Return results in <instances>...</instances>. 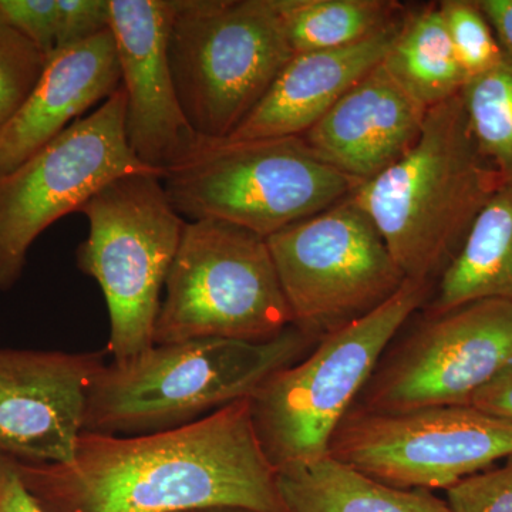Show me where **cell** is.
Segmentation results:
<instances>
[{
    "mask_svg": "<svg viewBox=\"0 0 512 512\" xmlns=\"http://www.w3.org/2000/svg\"><path fill=\"white\" fill-rule=\"evenodd\" d=\"M12 460L47 512H288L278 473L256 436L249 399L160 433L83 431L69 463Z\"/></svg>",
    "mask_w": 512,
    "mask_h": 512,
    "instance_id": "6da1fadb",
    "label": "cell"
},
{
    "mask_svg": "<svg viewBox=\"0 0 512 512\" xmlns=\"http://www.w3.org/2000/svg\"><path fill=\"white\" fill-rule=\"evenodd\" d=\"M500 187L478 150L458 93L427 110L416 144L360 184L352 198L375 224L404 276L433 284Z\"/></svg>",
    "mask_w": 512,
    "mask_h": 512,
    "instance_id": "7a4b0ae2",
    "label": "cell"
},
{
    "mask_svg": "<svg viewBox=\"0 0 512 512\" xmlns=\"http://www.w3.org/2000/svg\"><path fill=\"white\" fill-rule=\"evenodd\" d=\"M318 342L291 325L265 343L207 338L154 345L103 367L87 402L84 431L141 436L187 426L251 399L269 377L295 365Z\"/></svg>",
    "mask_w": 512,
    "mask_h": 512,
    "instance_id": "3957f363",
    "label": "cell"
},
{
    "mask_svg": "<svg viewBox=\"0 0 512 512\" xmlns=\"http://www.w3.org/2000/svg\"><path fill=\"white\" fill-rule=\"evenodd\" d=\"M161 183L185 221L225 222L265 239L328 210L360 185L320 160L302 137L198 136L165 168Z\"/></svg>",
    "mask_w": 512,
    "mask_h": 512,
    "instance_id": "277c9868",
    "label": "cell"
},
{
    "mask_svg": "<svg viewBox=\"0 0 512 512\" xmlns=\"http://www.w3.org/2000/svg\"><path fill=\"white\" fill-rule=\"evenodd\" d=\"M433 284L406 279L376 311L326 335L249 399L256 436L276 473L329 456L336 427L397 333L424 308Z\"/></svg>",
    "mask_w": 512,
    "mask_h": 512,
    "instance_id": "5b68a950",
    "label": "cell"
},
{
    "mask_svg": "<svg viewBox=\"0 0 512 512\" xmlns=\"http://www.w3.org/2000/svg\"><path fill=\"white\" fill-rule=\"evenodd\" d=\"M168 59L185 119L227 138L264 99L293 53L274 0H173Z\"/></svg>",
    "mask_w": 512,
    "mask_h": 512,
    "instance_id": "8992f818",
    "label": "cell"
},
{
    "mask_svg": "<svg viewBox=\"0 0 512 512\" xmlns=\"http://www.w3.org/2000/svg\"><path fill=\"white\" fill-rule=\"evenodd\" d=\"M161 178L121 177L79 211L89 235L77 248V266L96 279L106 299V352L113 362L153 348L165 281L187 224L168 201Z\"/></svg>",
    "mask_w": 512,
    "mask_h": 512,
    "instance_id": "52a82bcc",
    "label": "cell"
},
{
    "mask_svg": "<svg viewBox=\"0 0 512 512\" xmlns=\"http://www.w3.org/2000/svg\"><path fill=\"white\" fill-rule=\"evenodd\" d=\"M292 325L266 239L225 222H187L168 272L154 345L265 343Z\"/></svg>",
    "mask_w": 512,
    "mask_h": 512,
    "instance_id": "ba28073f",
    "label": "cell"
},
{
    "mask_svg": "<svg viewBox=\"0 0 512 512\" xmlns=\"http://www.w3.org/2000/svg\"><path fill=\"white\" fill-rule=\"evenodd\" d=\"M266 244L292 325L319 340L376 311L407 279L352 195Z\"/></svg>",
    "mask_w": 512,
    "mask_h": 512,
    "instance_id": "9c48e42d",
    "label": "cell"
},
{
    "mask_svg": "<svg viewBox=\"0 0 512 512\" xmlns=\"http://www.w3.org/2000/svg\"><path fill=\"white\" fill-rule=\"evenodd\" d=\"M131 174H157L131 150L123 87L89 116L15 170L0 175V292H9L25 271L36 239L106 185Z\"/></svg>",
    "mask_w": 512,
    "mask_h": 512,
    "instance_id": "30bf717a",
    "label": "cell"
},
{
    "mask_svg": "<svg viewBox=\"0 0 512 512\" xmlns=\"http://www.w3.org/2000/svg\"><path fill=\"white\" fill-rule=\"evenodd\" d=\"M329 456L403 490H448L512 456V424L468 404L407 412L352 406Z\"/></svg>",
    "mask_w": 512,
    "mask_h": 512,
    "instance_id": "8fae6325",
    "label": "cell"
},
{
    "mask_svg": "<svg viewBox=\"0 0 512 512\" xmlns=\"http://www.w3.org/2000/svg\"><path fill=\"white\" fill-rule=\"evenodd\" d=\"M512 362V302L481 299L443 313H423L394 338L353 406L407 412L470 404Z\"/></svg>",
    "mask_w": 512,
    "mask_h": 512,
    "instance_id": "7c38bea8",
    "label": "cell"
},
{
    "mask_svg": "<svg viewBox=\"0 0 512 512\" xmlns=\"http://www.w3.org/2000/svg\"><path fill=\"white\" fill-rule=\"evenodd\" d=\"M106 355L0 348V454L32 463L72 461Z\"/></svg>",
    "mask_w": 512,
    "mask_h": 512,
    "instance_id": "4fadbf2b",
    "label": "cell"
},
{
    "mask_svg": "<svg viewBox=\"0 0 512 512\" xmlns=\"http://www.w3.org/2000/svg\"><path fill=\"white\" fill-rule=\"evenodd\" d=\"M110 10L128 144L141 163L164 173L198 138L181 110L168 59L173 0H110Z\"/></svg>",
    "mask_w": 512,
    "mask_h": 512,
    "instance_id": "5bb4252c",
    "label": "cell"
},
{
    "mask_svg": "<svg viewBox=\"0 0 512 512\" xmlns=\"http://www.w3.org/2000/svg\"><path fill=\"white\" fill-rule=\"evenodd\" d=\"M426 114L379 64L301 137L320 160L363 184L416 144Z\"/></svg>",
    "mask_w": 512,
    "mask_h": 512,
    "instance_id": "9a60e30c",
    "label": "cell"
},
{
    "mask_svg": "<svg viewBox=\"0 0 512 512\" xmlns=\"http://www.w3.org/2000/svg\"><path fill=\"white\" fill-rule=\"evenodd\" d=\"M121 86L119 57L111 30L57 49L18 113L0 131V175L10 173L109 100Z\"/></svg>",
    "mask_w": 512,
    "mask_h": 512,
    "instance_id": "2e32d148",
    "label": "cell"
},
{
    "mask_svg": "<svg viewBox=\"0 0 512 512\" xmlns=\"http://www.w3.org/2000/svg\"><path fill=\"white\" fill-rule=\"evenodd\" d=\"M406 15L362 42L293 55L264 99L227 138L301 137L359 80L382 64Z\"/></svg>",
    "mask_w": 512,
    "mask_h": 512,
    "instance_id": "e0dca14e",
    "label": "cell"
},
{
    "mask_svg": "<svg viewBox=\"0 0 512 512\" xmlns=\"http://www.w3.org/2000/svg\"><path fill=\"white\" fill-rule=\"evenodd\" d=\"M481 299L512 302V188L485 202L424 308L436 315Z\"/></svg>",
    "mask_w": 512,
    "mask_h": 512,
    "instance_id": "ac0fdd59",
    "label": "cell"
},
{
    "mask_svg": "<svg viewBox=\"0 0 512 512\" xmlns=\"http://www.w3.org/2000/svg\"><path fill=\"white\" fill-rule=\"evenodd\" d=\"M288 512H450L431 491L403 490L326 456L278 473Z\"/></svg>",
    "mask_w": 512,
    "mask_h": 512,
    "instance_id": "d6986e66",
    "label": "cell"
},
{
    "mask_svg": "<svg viewBox=\"0 0 512 512\" xmlns=\"http://www.w3.org/2000/svg\"><path fill=\"white\" fill-rule=\"evenodd\" d=\"M382 66L427 110L456 96L470 80L458 62L437 3L407 13Z\"/></svg>",
    "mask_w": 512,
    "mask_h": 512,
    "instance_id": "ffe728a7",
    "label": "cell"
},
{
    "mask_svg": "<svg viewBox=\"0 0 512 512\" xmlns=\"http://www.w3.org/2000/svg\"><path fill=\"white\" fill-rule=\"evenodd\" d=\"M274 6L295 55L362 42L406 15L392 0H274Z\"/></svg>",
    "mask_w": 512,
    "mask_h": 512,
    "instance_id": "44dd1931",
    "label": "cell"
},
{
    "mask_svg": "<svg viewBox=\"0 0 512 512\" xmlns=\"http://www.w3.org/2000/svg\"><path fill=\"white\" fill-rule=\"evenodd\" d=\"M468 127L501 185L512 188V62L471 77L460 92Z\"/></svg>",
    "mask_w": 512,
    "mask_h": 512,
    "instance_id": "7402d4cb",
    "label": "cell"
},
{
    "mask_svg": "<svg viewBox=\"0 0 512 512\" xmlns=\"http://www.w3.org/2000/svg\"><path fill=\"white\" fill-rule=\"evenodd\" d=\"M437 5L458 62L470 79L500 66L507 59L476 0H444Z\"/></svg>",
    "mask_w": 512,
    "mask_h": 512,
    "instance_id": "603a6c76",
    "label": "cell"
},
{
    "mask_svg": "<svg viewBox=\"0 0 512 512\" xmlns=\"http://www.w3.org/2000/svg\"><path fill=\"white\" fill-rule=\"evenodd\" d=\"M46 59L30 40L0 20V131L32 93Z\"/></svg>",
    "mask_w": 512,
    "mask_h": 512,
    "instance_id": "cb8c5ba5",
    "label": "cell"
},
{
    "mask_svg": "<svg viewBox=\"0 0 512 512\" xmlns=\"http://www.w3.org/2000/svg\"><path fill=\"white\" fill-rule=\"evenodd\" d=\"M450 512H512V456L447 490Z\"/></svg>",
    "mask_w": 512,
    "mask_h": 512,
    "instance_id": "d4e9b609",
    "label": "cell"
},
{
    "mask_svg": "<svg viewBox=\"0 0 512 512\" xmlns=\"http://www.w3.org/2000/svg\"><path fill=\"white\" fill-rule=\"evenodd\" d=\"M0 20L46 57L57 49V0H0Z\"/></svg>",
    "mask_w": 512,
    "mask_h": 512,
    "instance_id": "484cf974",
    "label": "cell"
},
{
    "mask_svg": "<svg viewBox=\"0 0 512 512\" xmlns=\"http://www.w3.org/2000/svg\"><path fill=\"white\" fill-rule=\"evenodd\" d=\"M57 9V49L86 42L110 29V0H57Z\"/></svg>",
    "mask_w": 512,
    "mask_h": 512,
    "instance_id": "4316f807",
    "label": "cell"
},
{
    "mask_svg": "<svg viewBox=\"0 0 512 512\" xmlns=\"http://www.w3.org/2000/svg\"><path fill=\"white\" fill-rule=\"evenodd\" d=\"M468 406L512 424V362L481 387Z\"/></svg>",
    "mask_w": 512,
    "mask_h": 512,
    "instance_id": "83f0119b",
    "label": "cell"
},
{
    "mask_svg": "<svg viewBox=\"0 0 512 512\" xmlns=\"http://www.w3.org/2000/svg\"><path fill=\"white\" fill-rule=\"evenodd\" d=\"M0 512H47L30 494L12 457L0 454Z\"/></svg>",
    "mask_w": 512,
    "mask_h": 512,
    "instance_id": "f1b7e54d",
    "label": "cell"
},
{
    "mask_svg": "<svg viewBox=\"0 0 512 512\" xmlns=\"http://www.w3.org/2000/svg\"><path fill=\"white\" fill-rule=\"evenodd\" d=\"M484 13L505 57L512 62V0H476Z\"/></svg>",
    "mask_w": 512,
    "mask_h": 512,
    "instance_id": "f546056e",
    "label": "cell"
},
{
    "mask_svg": "<svg viewBox=\"0 0 512 512\" xmlns=\"http://www.w3.org/2000/svg\"><path fill=\"white\" fill-rule=\"evenodd\" d=\"M181 512H255L241 507H205L195 508V510L181 511Z\"/></svg>",
    "mask_w": 512,
    "mask_h": 512,
    "instance_id": "4dcf8cb0",
    "label": "cell"
}]
</instances>
